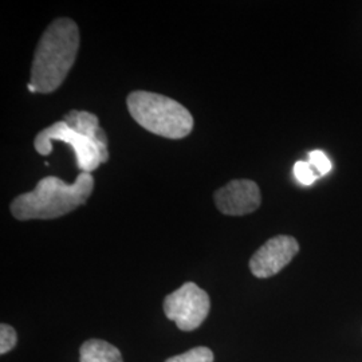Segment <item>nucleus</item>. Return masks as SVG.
Here are the masks:
<instances>
[{
    "instance_id": "nucleus-1",
    "label": "nucleus",
    "mask_w": 362,
    "mask_h": 362,
    "mask_svg": "<svg viewBox=\"0 0 362 362\" xmlns=\"http://www.w3.org/2000/svg\"><path fill=\"white\" fill-rule=\"evenodd\" d=\"M78 50L77 23L69 18L55 19L39 39L27 85L28 90L43 94L57 90L74 65Z\"/></svg>"
},
{
    "instance_id": "nucleus-12",
    "label": "nucleus",
    "mask_w": 362,
    "mask_h": 362,
    "mask_svg": "<svg viewBox=\"0 0 362 362\" xmlns=\"http://www.w3.org/2000/svg\"><path fill=\"white\" fill-rule=\"evenodd\" d=\"M294 175L302 185H311L320 177L308 161H297L294 165Z\"/></svg>"
},
{
    "instance_id": "nucleus-7",
    "label": "nucleus",
    "mask_w": 362,
    "mask_h": 362,
    "mask_svg": "<svg viewBox=\"0 0 362 362\" xmlns=\"http://www.w3.org/2000/svg\"><path fill=\"white\" fill-rule=\"evenodd\" d=\"M214 199L220 212L228 216L252 214L262 203L258 184L246 179L230 181L215 192Z\"/></svg>"
},
{
    "instance_id": "nucleus-8",
    "label": "nucleus",
    "mask_w": 362,
    "mask_h": 362,
    "mask_svg": "<svg viewBox=\"0 0 362 362\" xmlns=\"http://www.w3.org/2000/svg\"><path fill=\"white\" fill-rule=\"evenodd\" d=\"M62 121H65L71 129L76 130L93 141L103 156L104 164L107 163V160H109L107 136H106L105 130L100 127L98 117L93 113H89V112H83V110H70L64 117Z\"/></svg>"
},
{
    "instance_id": "nucleus-9",
    "label": "nucleus",
    "mask_w": 362,
    "mask_h": 362,
    "mask_svg": "<svg viewBox=\"0 0 362 362\" xmlns=\"http://www.w3.org/2000/svg\"><path fill=\"white\" fill-rule=\"evenodd\" d=\"M81 362H124L121 351L104 339L91 338L79 349Z\"/></svg>"
},
{
    "instance_id": "nucleus-10",
    "label": "nucleus",
    "mask_w": 362,
    "mask_h": 362,
    "mask_svg": "<svg viewBox=\"0 0 362 362\" xmlns=\"http://www.w3.org/2000/svg\"><path fill=\"white\" fill-rule=\"evenodd\" d=\"M165 362H214V353L206 346H199L179 356L170 357Z\"/></svg>"
},
{
    "instance_id": "nucleus-4",
    "label": "nucleus",
    "mask_w": 362,
    "mask_h": 362,
    "mask_svg": "<svg viewBox=\"0 0 362 362\" xmlns=\"http://www.w3.org/2000/svg\"><path fill=\"white\" fill-rule=\"evenodd\" d=\"M211 309L207 293L187 282L164 299V313L182 332H192L206 321Z\"/></svg>"
},
{
    "instance_id": "nucleus-13",
    "label": "nucleus",
    "mask_w": 362,
    "mask_h": 362,
    "mask_svg": "<svg viewBox=\"0 0 362 362\" xmlns=\"http://www.w3.org/2000/svg\"><path fill=\"white\" fill-rule=\"evenodd\" d=\"M18 342L16 332L13 326L7 324L0 325V354H6L15 348Z\"/></svg>"
},
{
    "instance_id": "nucleus-6",
    "label": "nucleus",
    "mask_w": 362,
    "mask_h": 362,
    "mask_svg": "<svg viewBox=\"0 0 362 362\" xmlns=\"http://www.w3.org/2000/svg\"><path fill=\"white\" fill-rule=\"evenodd\" d=\"M299 252L297 239L288 235H278L269 239L250 260V270L260 279L270 278L282 272Z\"/></svg>"
},
{
    "instance_id": "nucleus-5",
    "label": "nucleus",
    "mask_w": 362,
    "mask_h": 362,
    "mask_svg": "<svg viewBox=\"0 0 362 362\" xmlns=\"http://www.w3.org/2000/svg\"><path fill=\"white\" fill-rule=\"evenodd\" d=\"M54 140L69 144L77 158L78 168L81 172L91 173L93 170L104 164L103 156L98 148L88 137L82 136L74 129H71L65 121H58L52 127L39 132L34 141V148L39 155L49 156L52 152V143Z\"/></svg>"
},
{
    "instance_id": "nucleus-3",
    "label": "nucleus",
    "mask_w": 362,
    "mask_h": 362,
    "mask_svg": "<svg viewBox=\"0 0 362 362\" xmlns=\"http://www.w3.org/2000/svg\"><path fill=\"white\" fill-rule=\"evenodd\" d=\"M127 105L133 119L156 136L180 140L189 136L194 129V117L189 110L163 94L132 91Z\"/></svg>"
},
{
    "instance_id": "nucleus-2",
    "label": "nucleus",
    "mask_w": 362,
    "mask_h": 362,
    "mask_svg": "<svg viewBox=\"0 0 362 362\" xmlns=\"http://www.w3.org/2000/svg\"><path fill=\"white\" fill-rule=\"evenodd\" d=\"M94 189L91 173L81 172L73 184L47 176L27 194H19L11 203V214L18 220L55 219L83 206Z\"/></svg>"
},
{
    "instance_id": "nucleus-11",
    "label": "nucleus",
    "mask_w": 362,
    "mask_h": 362,
    "mask_svg": "<svg viewBox=\"0 0 362 362\" xmlns=\"http://www.w3.org/2000/svg\"><path fill=\"white\" fill-rule=\"evenodd\" d=\"M308 163L317 172V175L320 177L327 175L332 170V163H330L329 157L325 155L322 151H313V152H310Z\"/></svg>"
}]
</instances>
